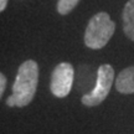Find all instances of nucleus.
Masks as SVG:
<instances>
[{"label":"nucleus","instance_id":"5","mask_svg":"<svg viewBox=\"0 0 134 134\" xmlns=\"http://www.w3.org/2000/svg\"><path fill=\"white\" fill-rule=\"evenodd\" d=\"M115 88L123 94L134 93V66L127 67L119 72L115 80Z\"/></svg>","mask_w":134,"mask_h":134},{"label":"nucleus","instance_id":"8","mask_svg":"<svg viewBox=\"0 0 134 134\" xmlns=\"http://www.w3.org/2000/svg\"><path fill=\"white\" fill-rule=\"evenodd\" d=\"M5 87H6V77L0 72V98H1L3 93L5 91Z\"/></svg>","mask_w":134,"mask_h":134},{"label":"nucleus","instance_id":"3","mask_svg":"<svg viewBox=\"0 0 134 134\" xmlns=\"http://www.w3.org/2000/svg\"><path fill=\"white\" fill-rule=\"evenodd\" d=\"M113 81H114L113 67L108 63L100 65L97 70L96 86L91 92L82 96V103L87 107H94V105L100 104L109 94Z\"/></svg>","mask_w":134,"mask_h":134},{"label":"nucleus","instance_id":"2","mask_svg":"<svg viewBox=\"0 0 134 134\" xmlns=\"http://www.w3.org/2000/svg\"><path fill=\"white\" fill-rule=\"evenodd\" d=\"M115 30L114 21L104 11L97 13L90 20L85 32V43L88 48L99 50L104 47L113 36Z\"/></svg>","mask_w":134,"mask_h":134},{"label":"nucleus","instance_id":"6","mask_svg":"<svg viewBox=\"0 0 134 134\" xmlns=\"http://www.w3.org/2000/svg\"><path fill=\"white\" fill-rule=\"evenodd\" d=\"M123 30L125 36L134 41V0H128L123 9Z\"/></svg>","mask_w":134,"mask_h":134},{"label":"nucleus","instance_id":"9","mask_svg":"<svg viewBox=\"0 0 134 134\" xmlns=\"http://www.w3.org/2000/svg\"><path fill=\"white\" fill-rule=\"evenodd\" d=\"M6 5H8V0H0V13L4 11Z\"/></svg>","mask_w":134,"mask_h":134},{"label":"nucleus","instance_id":"4","mask_svg":"<svg viewBox=\"0 0 134 134\" xmlns=\"http://www.w3.org/2000/svg\"><path fill=\"white\" fill-rule=\"evenodd\" d=\"M75 78V70L71 63L61 62L55 67L51 76V92L58 98L68 96Z\"/></svg>","mask_w":134,"mask_h":134},{"label":"nucleus","instance_id":"1","mask_svg":"<svg viewBox=\"0 0 134 134\" xmlns=\"http://www.w3.org/2000/svg\"><path fill=\"white\" fill-rule=\"evenodd\" d=\"M38 83V65L34 60H27L20 65L13 85V94L6 99L9 107H25L35 97Z\"/></svg>","mask_w":134,"mask_h":134},{"label":"nucleus","instance_id":"7","mask_svg":"<svg viewBox=\"0 0 134 134\" xmlns=\"http://www.w3.org/2000/svg\"><path fill=\"white\" fill-rule=\"evenodd\" d=\"M80 0H58L57 3V11L61 15L70 14L72 10L77 6Z\"/></svg>","mask_w":134,"mask_h":134}]
</instances>
